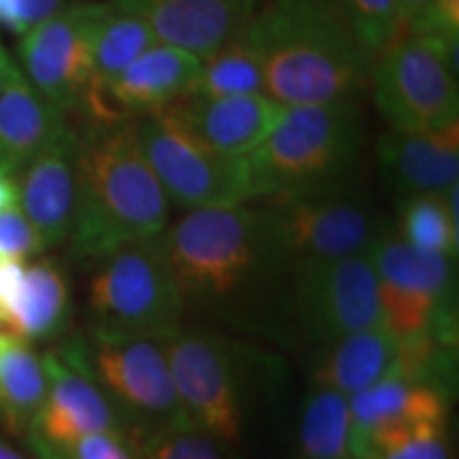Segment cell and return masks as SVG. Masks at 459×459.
I'll return each instance as SVG.
<instances>
[{
    "mask_svg": "<svg viewBox=\"0 0 459 459\" xmlns=\"http://www.w3.org/2000/svg\"><path fill=\"white\" fill-rule=\"evenodd\" d=\"M48 395V372L32 344L7 336L0 347V423L9 434L26 436Z\"/></svg>",
    "mask_w": 459,
    "mask_h": 459,
    "instance_id": "cb8c5ba5",
    "label": "cell"
},
{
    "mask_svg": "<svg viewBox=\"0 0 459 459\" xmlns=\"http://www.w3.org/2000/svg\"><path fill=\"white\" fill-rule=\"evenodd\" d=\"M136 136L170 204L198 211L254 200L247 158L209 152L169 128L156 115L136 119Z\"/></svg>",
    "mask_w": 459,
    "mask_h": 459,
    "instance_id": "8fae6325",
    "label": "cell"
},
{
    "mask_svg": "<svg viewBox=\"0 0 459 459\" xmlns=\"http://www.w3.org/2000/svg\"><path fill=\"white\" fill-rule=\"evenodd\" d=\"M262 200L283 228L291 268L296 264L368 254L383 226L364 194L349 183Z\"/></svg>",
    "mask_w": 459,
    "mask_h": 459,
    "instance_id": "9c48e42d",
    "label": "cell"
},
{
    "mask_svg": "<svg viewBox=\"0 0 459 459\" xmlns=\"http://www.w3.org/2000/svg\"><path fill=\"white\" fill-rule=\"evenodd\" d=\"M281 113L283 105L266 94L220 99L183 94L158 111L156 117L209 152L245 158L266 139Z\"/></svg>",
    "mask_w": 459,
    "mask_h": 459,
    "instance_id": "2e32d148",
    "label": "cell"
},
{
    "mask_svg": "<svg viewBox=\"0 0 459 459\" xmlns=\"http://www.w3.org/2000/svg\"><path fill=\"white\" fill-rule=\"evenodd\" d=\"M65 459H143V455L124 432H99L77 440Z\"/></svg>",
    "mask_w": 459,
    "mask_h": 459,
    "instance_id": "d6a6232c",
    "label": "cell"
},
{
    "mask_svg": "<svg viewBox=\"0 0 459 459\" xmlns=\"http://www.w3.org/2000/svg\"><path fill=\"white\" fill-rule=\"evenodd\" d=\"M71 319L68 274L51 257L32 262L24 271L20 296L11 308L4 332L28 344L62 334Z\"/></svg>",
    "mask_w": 459,
    "mask_h": 459,
    "instance_id": "603a6c76",
    "label": "cell"
},
{
    "mask_svg": "<svg viewBox=\"0 0 459 459\" xmlns=\"http://www.w3.org/2000/svg\"><path fill=\"white\" fill-rule=\"evenodd\" d=\"M203 57L169 43H156L117 77L91 85L83 124H113L156 115L187 94L196 82Z\"/></svg>",
    "mask_w": 459,
    "mask_h": 459,
    "instance_id": "9a60e30c",
    "label": "cell"
},
{
    "mask_svg": "<svg viewBox=\"0 0 459 459\" xmlns=\"http://www.w3.org/2000/svg\"><path fill=\"white\" fill-rule=\"evenodd\" d=\"M334 3L351 26L361 51L372 66L398 34L400 22L395 0H334Z\"/></svg>",
    "mask_w": 459,
    "mask_h": 459,
    "instance_id": "f546056e",
    "label": "cell"
},
{
    "mask_svg": "<svg viewBox=\"0 0 459 459\" xmlns=\"http://www.w3.org/2000/svg\"><path fill=\"white\" fill-rule=\"evenodd\" d=\"M7 56H9V51L4 49L3 41H0V83H3V74H4V60H7Z\"/></svg>",
    "mask_w": 459,
    "mask_h": 459,
    "instance_id": "ab89813d",
    "label": "cell"
},
{
    "mask_svg": "<svg viewBox=\"0 0 459 459\" xmlns=\"http://www.w3.org/2000/svg\"><path fill=\"white\" fill-rule=\"evenodd\" d=\"M449 404L451 394L443 389L387 370L377 383L349 398L353 457L358 459L366 440L381 429L421 421L449 423Z\"/></svg>",
    "mask_w": 459,
    "mask_h": 459,
    "instance_id": "ffe728a7",
    "label": "cell"
},
{
    "mask_svg": "<svg viewBox=\"0 0 459 459\" xmlns=\"http://www.w3.org/2000/svg\"><path fill=\"white\" fill-rule=\"evenodd\" d=\"M298 446L302 459H355L349 395L315 387L304 400Z\"/></svg>",
    "mask_w": 459,
    "mask_h": 459,
    "instance_id": "484cf974",
    "label": "cell"
},
{
    "mask_svg": "<svg viewBox=\"0 0 459 459\" xmlns=\"http://www.w3.org/2000/svg\"><path fill=\"white\" fill-rule=\"evenodd\" d=\"M132 443L139 446L143 459H232L230 445L192 423L158 429Z\"/></svg>",
    "mask_w": 459,
    "mask_h": 459,
    "instance_id": "4dcf8cb0",
    "label": "cell"
},
{
    "mask_svg": "<svg viewBox=\"0 0 459 459\" xmlns=\"http://www.w3.org/2000/svg\"><path fill=\"white\" fill-rule=\"evenodd\" d=\"M90 332L166 338L181 328L186 300L160 237L126 245L90 281Z\"/></svg>",
    "mask_w": 459,
    "mask_h": 459,
    "instance_id": "5b68a950",
    "label": "cell"
},
{
    "mask_svg": "<svg viewBox=\"0 0 459 459\" xmlns=\"http://www.w3.org/2000/svg\"><path fill=\"white\" fill-rule=\"evenodd\" d=\"M48 395L26 432L39 459H65L77 440L99 432H124L111 400L83 364L82 336L43 355Z\"/></svg>",
    "mask_w": 459,
    "mask_h": 459,
    "instance_id": "7c38bea8",
    "label": "cell"
},
{
    "mask_svg": "<svg viewBox=\"0 0 459 459\" xmlns=\"http://www.w3.org/2000/svg\"><path fill=\"white\" fill-rule=\"evenodd\" d=\"M20 3L22 17H24V24L30 30L32 26H37L39 22L48 20L57 11H62L68 4H73V0H17Z\"/></svg>",
    "mask_w": 459,
    "mask_h": 459,
    "instance_id": "e575fe53",
    "label": "cell"
},
{
    "mask_svg": "<svg viewBox=\"0 0 459 459\" xmlns=\"http://www.w3.org/2000/svg\"><path fill=\"white\" fill-rule=\"evenodd\" d=\"M100 3H73L32 26L17 56L22 73L65 117H82L91 88L90 30Z\"/></svg>",
    "mask_w": 459,
    "mask_h": 459,
    "instance_id": "5bb4252c",
    "label": "cell"
},
{
    "mask_svg": "<svg viewBox=\"0 0 459 459\" xmlns=\"http://www.w3.org/2000/svg\"><path fill=\"white\" fill-rule=\"evenodd\" d=\"M187 94L211 96V99L264 94L262 62L243 30L203 57L196 82Z\"/></svg>",
    "mask_w": 459,
    "mask_h": 459,
    "instance_id": "83f0119b",
    "label": "cell"
},
{
    "mask_svg": "<svg viewBox=\"0 0 459 459\" xmlns=\"http://www.w3.org/2000/svg\"><path fill=\"white\" fill-rule=\"evenodd\" d=\"M368 257L375 266L385 328L398 338L428 332L455 307V257L429 254L381 226Z\"/></svg>",
    "mask_w": 459,
    "mask_h": 459,
    "instance_id": "30bf717a",
    "label": "cell"
},
{
    "mask_svg": "<svg viewBox=\"0 0 459 459\" xmlns=\"http://www.w3.org/2000/svg\"><path fill=\"white\" fill-rule=\"evenodd\" d=\"M432 3V0H395V7H398V22H400V28H404L409 22L415 17L417 13H421L423 9L428 7V4ZM398 28V30H400Z\"/></svg>",
    "mask_w": 459,
    "mask_h": 459,
    "instance_id": "74e56055",
    "label": "cell"
},
{
    "mask_svg": "<svg viewBox=\"0 0 459 459\" xmlns=\"http://www.w3.org/2000/svg\"><path fill=\"white\" fill-rule=\"evenodd\" d=\"M370 82L392 130L436 132L459 122L457 73L428 39L395 34L372 65Z\"/></svg>",
    "mask_w": 459,
    "mask_h": 459,
    "instance_id": "ba28073f",
    "label": "cell"
},
{
    "mask_svg": "<svg viewBox=\"0 0 459 459\" xmlns=\"http://www.w3.org/2000/svg\"><path fill=\"white\" fill-rule=\"evenodd\" d=\"M170 203L143 156L136 119L85 124L79 132V198L68 251L100 264L169 228Z\"/></svg>",
    "mask_w": 459,
    "mask_h": 459,
    "instance_id": "7a4b0ae2",
    "label": "cell"
},
{
    "mask_svg": "<svg viewBox=\"0 0 459 459\" xmlns=\"http://www.w3.org/2000/svg\"><path fill=\"white\" fill-rule=\"evenodd\" d=\"M457 186L445 194L404 196L398 213V237L411 247L429 254L457 255Z\"/></svg>",
    "mask_w": 459,
    "mask_h": 459,
    "instance_id": "4316f807",
    "label": "cell"
},
{
    "mask_svg": "<svg viewBox=\"0 0 459 459\" xmlns=\"http://www.w3.org/2000/svg\"><path fill=\"white\" fill-rule=\"evenodd\" d=\"M160 245L186 307L228 304L291 266L283 228L266 206L187 211L160 234Z\"/></svg>",
    "mask_w": 459,
    "mask_h": 459,
    "instance_id": "3957f363",
    "label": "cell"
},
{
    "mask_svg": "<svg viewBox=\"0 0 459 459\" xmlns=\"http://www.w3.org/2000/svg\"><path fill=\"white\" fill-rule=\"evenodd\" d=\"M0 459H28V457L22 455V453L13 449L9 443L0 440Z\"/></svg>",
    "mask_w": 459,
    "mask_h": 459,
    "instance_id": "f35d334b",
    "label": "cell"
},
{
    "mask_svg": "<svg viewBox=\"0 0 459 459\" xmlns=\"http://www.w3.org/2000/svg\"><path fill=\"white\" fill-rule=\"evenodd\" d=\"M83 364L111 400L130 440L189 423L162 338L90 332L83 338Z\"/></svg>",
    "mask_w": 459,
    "mask_h": 459,
    "instance_id": "8992f818",
    "label": "cell"
},
{
    "mask_svg": "<svg viewBox=\"0 0 459 459\" xmlns=\"http://www.w3.org/2000/svg\"><path fill=\"white\" fill-rule=\"evenodd\" d=\"M45 247L20 204L0 211V260L26 262L41 255Z\"/></svg>",
    "mask_w": 459,
    "mask_h": 459,
    "instance_id": "1f68e13d",
    "label": "cell"
},
{
    "mask_svg": "<svg viewBox=\"0 0 459 459\" xmlns=\"http://www.w3.org/2000/svg\"><path fill=\"white\" fill-rule=\"evenodd\" d=\"M377 164L385 186L402 198L445 194L457 186L459 122L436 132H385L377 141Z\"/></svg>",
    "mask_w": 459,
    "mask_h": 459,
    "instance_id": "d6986e66",
    "label": "cell"
},
{
    "mask_svg": "<svg viewBox=\"0 0 459 459\" xmlns=\"http://www.w3.org/2000/svg\"><path fill=\"white\" fill-rule=\"evenodd\" d=\"M156 43V32L143 17L115 7L111 0L100 3L90 30L91 85L111 82Z\"/></svg>",
    "mask_w": 459,
    "mask_h": 459,
    "instance_id": "d4e9b609",
    "label": "cell"
},
{
    "mask_svg": "<svg viewBox=\"0 0 459 459\" xmlns=\"http://www.w3.org/2000/svg\"><path fill=\"white\" fill-rule=\"evenodd\" d=\"M187 421L226 445L243 438L247 349L213 332L179 328L162 338Z\"/></svg>",
    "mask_w": 459,
    "mask_h": 459,
    "instance_id": "52a82bcc",
    "label": "cell"
},
{
    "mask_svg": "<svg viewBox=\"0 0 459 459\" xmlns=\"http://www.w3.org/2000/svg\"><path fill=\"white\" fill-rule=\"evenodd\" d=\"M17 204L45 249L71 237L79 198V132L66 119L15 175Z\"/></svg>",
    "mask_w": 459,
    "mask_h": 459,
    "instance_id": "e0dca14e",
    "label": "cell"
},
{
    "mask_svg": "<svg viewBox=\"0 0 459 459\" xmlns=\"http://www.w3.org/2000/svg\"><path fill=\"white\" fill-rule=\"evenodd\" d=\"M243 34L264 71V94L283 107L358 100L370 62L334 0H266Z\"/></svg>",
    "mask_w": 459,
    "mask_h": 459,
    "instance_id": "6da1fadb",
    "label": "cell"
},
{
    "mask_svg": "<svg viewBox=\"0 0 459 459\" xmlns=\"http://www.w3.org/2000/svg\"><path fill=\"white\" fill-rule=\"evenodd\" d=\"M17 204V181L13 172L0 166V211Z\"/></svg>",
    "mask_w": 459,
    "mask_h": 459,
    "instance_id": "8d00e7d4",
    "label": "cell"
},
{
    "mask_svg": "<svg viewBox=\"0 0 459 459\" xmlns=\"http://www.w3.org/2000/svg\"><path fill=\"white\" fill-rule=\"evenodd\" d=\"M0 28L15 34V37H24L28 32V26L24 24V17H22L20 3L17 0H0Z\"/></svg>",
    "mask_w": 459,
    "mask_h": 459,
    "instance_id": "d590c367",
    "label": "cell"
},
{
    "mask_svg": "<svg viewBox=\"0 0 459 459\" xmlns=\"http://www.w3.org/2000/svg\"><path fill=\"white\" fill-rule=\"evenodd\" d=\"M358 459H451L445 421L395 426L372 434Z\"/></svg>",
    "mask_w": 459,
    "mask_h": 459,
    "instance_id": "f1b7e54d",
    "label": "cell"
},
{
    "mask_svg": "<svg viewBox=\"0 0 459 459\" xmlns=\"http://www.w3.org/2000/svg\"><path fill=\"white\" fill-rule=\"evenodd\" d=\"M291 296L300 324L324 342L385 325L368 254L296 264Z\"/></svg>",
    "mask_w": 459,
    "mask_h": 459,
    "instance_id": "4fadbf2b",
    "label": "cell"
},
{
    "mask_svg": "<svg viewBox=\"0 0 459 459\" xmlns=\"http://www.w3.org/2000/svg\"><path fill=\"white\" fill-rule=\"evenodd\" d=\"M364 143L358 100L283 107L247 158L254 200L349 183Z\"/></svg>",
    "mask_w": 459,
    "mask_h": 459,
    "instance_id": "277c9868",
    "label": "cell"
},
{
    "mask_svg": "<svg viewBox=\"0 0 459 459\" xmlns=\"http://www.w3.org/2000/svg\"><path fill=\"white\" fill-rule=\"evenodd\" d=\"M24 262L17 260H0V307L9 313L15 307L17 296H20L22 283H24Z\"/></svg>",
    "mask_w": 459,
    "mask_h": 459,
    "instance_id": "836d02e7",
    "label": "cell"
},
{
    "mask_svg": "<svg viewBox=\"0 0 459 459\" xmlns=\"http://www.w3.org/2000/svg\"><path fill=\"white\" fill-rule=\"evenodd\" d=\"M153 28L160 43L209 56L243 30L262 0H111Z\"/></svg>",
    "mask_w": 459,
    "mask_h": 459,
    "instance_id": "ac0fdd59",
    "label": "cell"
},
{
    "mask_svg": "<svg viewBox=\"0 0 459 459\" xmlns=\"http://www.w3.org/2000/svg\"><path fill=\"white\" fill-rule=\"evenodd\" d=\"M7 336H9V334H4V332H3V330H0V347H3V344H4V341H7Z\"/></svg>",
    "mask_w": 459,
    "mask_h": 459,
    "instance_id": "60d3db41",
    "label": "cell"
},
{
    "mask_svg": "<svg viewBox=\"0 0 459 459\" xmlns=\"http://www.w3.org/2000/svg\"><path fill=\"white\" fill-rule=\"evenodd\" d=\"M398 341L385 325L358 330L325 342L315 359V387L353 395L377 383L392 366Z\"/></svg>",
    "mask_w": 459,
    "mask_h": 459,
    "instance_id": "7402d4cb",
    "label": "cell"
},
{
    "mask_svg": "<svg viewBox=\"0 0 459 459\" xmlns=\"http://www.w3.org/2000/svg\"><path fill=\"white\" fill-rule=\"evenodd\" d=\"M66 119L7 56L0 83V166L17 175Z\"/></svg>",
    "mask_w": 459,
    "mask_h": 459,
    "instance_id": "44dd1931",
    "label": "cell"
}]
</instances>
